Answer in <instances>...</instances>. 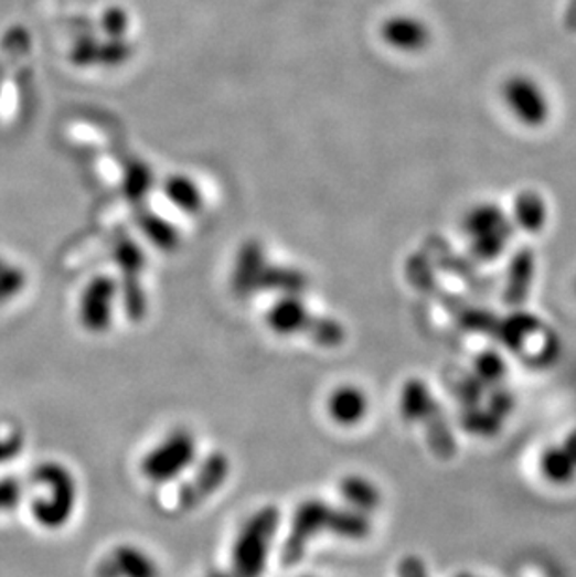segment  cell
<instances>
[{"label": "cell", "instance_id": "24", "mask_svg": "<svg viewBox=\"0 0 576 577\" xmlns=\"http://www.w3.org/2000/svg\"><path fill=\"white\" fill-rule=\"evenodd\" d=\"M23 498H25V487L21 480L12 477L0 479V514L15 511Z\"/></svg>", "mask_w": 576, "mask_h": 577}, {"label": "cell", "instance_id": "19", "mask_svg": "<svg viewBox=\"0 0 576 577\" xmlns=\"http://www.w3.org/2000/svg\"><path fill=\"white\" fill-rule=\"evenodd\" d=\"M505 374H508V365L500 353H479L473 363V376L478 377L483 385H500Z\"/></svg>", "mask_w": 576, "mask_h": 577}, {"label": "cell", "instance_id": "3", "mask_svg": "<svg viewBox=\"0 0 576 577\" xmlns=\"http://www.w3.org/2000/svg\"><path fill=\"white\" fill-rule=\"evenodd\" d=\"M462 234L473 256L483 261L498 260L508 250L515 225L511 215L497 202H478L460 220Z\"/></svg>", "mask_w": 576, "mask_h": 577}, {"label": "cell", "instance_id": "8", "mask_svg": "<svg viewBox=\"0 0 576 577\" xmlns=\"http://www.w3.org/2000/svg\"><path fill=\"white\" fill-rule=\"evenodd\" d=\"M333 516L335 509L328 506L324 501H307L296 511L295 522L290 528L285 553L288 560H296L311 538L319 535L320 531H333Z\"/></svg>", "mask_w": 576, "mask_h": 577}, {"label": "cell", "instance_id": "20", "mask_svg": "<svg viewBox=\"0 0 576 577\" xmlns=\"http://www.w3.org/2000/svg\"><path fill=\"white\" fill-rule=\"evenodd\" d=\"M502 420L503 419H500L491 409H481L479 404L478 406L467 407V414L462 417L465 428L476 434V436H483V438L494 436V434L500 430Z\"/></svg>", "mask_w": 576, "mask_h": 577}, {"label": "cell", "instance_id": "23", "mask_svg": "<svg viewBox=\"0 0 576 577\" xmlns=\"http://www.w3.org/2000/svg\"><path fill=\"white\" fill-rule=\"evenodd\" d=\"M25 447L23 434L13 426L0 425V466L12 462L15 456L21 455Z\"/></svg>", "mask_w": 576, "mask_h": 577}, {"label": "cell", "instance_id": "29", "mask_svg": "<svg viewBox=\"0 0 576 577\" xmlns=\"http://www.w3.org/2000/svg\"><path fill=\"white\" fill-rule=\"evenodd\" d=\"M457 577H476V576H472V574H460V576H457Z\"/></svg>", "mask_w": 576, "mask_h": 577}, {"label": "cell", "instance_id": "2", "mask_svg": "<svg viewBox=\"0 0 576 577\" xmlns=\"http://www.w3.org/2000/svg\"><path fill=\"white\" fill-rule=\"evenodd\" d=\"M500 101L513 122L521 128L543 129L554 115V104L543 81L527 72H513L500 83Z\"/></svg>", "mask_w": 576, "mask_h": 577}, {"label": "cell", "instance_id": "22", "mask_svg": "<svg viewBox=\"0 0 576 577\" xmlns=\"http://www.w3.org/2000/svg\"><path fill=\"white\" fill-rule=\"evenodd\" d=\"M166 193L177 206L184 207L185 212H196L201 207L199 189L188 178H172Z\"/></svg>", "mask_w": 576, "mask_h": 577}, {"label": "cell", "instance_id": "9", "mask_svg": "<svg viewBox=\"0 0 576 577\" xmlns=\"http://www.w3.org/2000/svg\"><path fill=\"white\" fill-rule=\"evenodd\" d=\"M115 296H117V286L109 277H99L86 286L81 298L79 317L88 331L102 333L109 328Z\"/></svg>", "mask_w": 576, "mask_h": 577}, {"label": "cell", "instance_id": "30", "mask_svg": "<svg viewBox=\"0 0 576 577\" xmlns=\"http://www.w3.org/2000/svg\"><path fill=\"white\" fill-rule=\"evenodd\" d=\"M575 293H576V280H575Z\"/></svg>", "mask_w": 576, "mask_h": 577}, {"label": "cell", "instance_id": "14", "mask_svg": "<svg viewBox=\"0 0 576 577\" xmlns=\"http://www.w3.org/2000/svg\"><path fill=\"white\" fill-rule=\"evenodd\" d=\"M511 221L515 228L527 232V234H537L545 231L548 223V204L545 196L540 191L526 189L516 195L513 207L509 210Z\"/></svg>", "mask_w": 576, "mask_h": 577}, {"label": "cell", "instance_id": "21", "mask_svg": "<svg viewBox=\"0 0 576 577\" xmlns=\"http://www.w3.org/2000/svg\"><path fill=\"white\" fill-rule=\"evenodd\" d=\"M25 285V271L0 256V304L18 298Z\"/></svg>", "mask_w": 576, "mask_h": 577}, {"label": "cell", "instance_id": "10", "mask_svg": "<svg viewBox=\"0 0 576 577\" xmlns=\"http://www.w3.org/2000/svg\"><path fill=\"white\" fill-rule=\"evenodd\" d=\"M99 577H160L152 557L139 547L118 546L98 566Z\"/></svg>", "mask_w": 576, "mask_h": 577}, {"label": "cell", "instance_id": "6", "mask_svg": "<svg viewBox=\"0 0 576 577\" xmlns=\"http://www.w3.org/2000/svg\"><path fill=\"white\" fill-rule=\"evenodd\" d=\"M195 452L193 436L188 431H174L148 452L142 462V473L153 482H169L190 468Z\"/></svg>", "mask_w": 576, "mask_h": 577}, {"label": "cell", "instance_id": "25", "mask_svg": "<svg viewBox=\"0 0 576 577\" xmlns=\"http://www.w3.org/2000/svg\"><path fill=\"white\" fill-rule=\"evenodd\" d=\"M102 25H104V31L107 32L110 40H124L129 26L128 13L120 8L107 10L104 13V19H102Z\"/></svg>", "mask_w": 576, "mask_h": 577}, {"label": "cell", "instance_id": "5", "mask_svg": "<svg viewBox=\"0 0 576 577\" xmlns=\"http://www.w3.org/2000/svg\"><path fill=\"white\" fill-rule=\"evenodd\" d=\"M268 323L277 333L295 334L307 333L314 342L322 346H339L344 341V329L333 320L326 318L311 317L307 312L306 304L296 301L295 298H287L270 310Z\"/></svg>", "mask_w": 576, "mask_h": 577}, {"label": "cell", "instance_id": "12", "mask_svg": "<svg viewBox=\"0 0 576 577\" xmlns=\"http://www.w3.org/2000/svg\"><path fill=\"white\" fill-rule=\"evenodd\" d=\"M228 474V460L225 456L212 455L204 460L199 469V474L185 487L184 493L180 495V506L184 504L188 509L210 498L217 488L225 482Z\"/></svg>", "mask_w": 576, "mask_h": 577}, {"label": "cell", "instance_id": "26", "mask_svg": "<svg viewBox=\"0 0 576 577\" xmlns=\"http://www.w3.org/2000/svg\"><path fill=\"white\" fill-rule=\"evenodd\" d=\"M398 574H401V577H429L424 560L417 559L414 555L406 557V559L401 563Z\"/></svg>", "mask_w": 576, "mask_h": 577}, {"label": "cell", "instance_id": "28", "mask_svg": "<svg viewBox=\"0 0 576 577\" xmlns=\"http://www.w3.org/2000/svg\"><path fill=\"white\" fill-rule=\"evenodd\" d=\"M209 577H233V576H225V574H214V576Z\"/></svg>", "mask_w": 576, "mask_h": 577}, {"label": "cell", "instance_id": "1", "mask_svg": "<svg viewBox=\"0 0 576 577\" xmlns=\"http://www.w3.org/2000/svg\"><path fill=\"white\" fill-rule=\"evenodd\" d=\"M31 487L36 488L31 501L34 522L45 528H61L74 514L77 487L68 469L56 462H45L31 473Z\"/></svg>", "mask_w": 576, "mask_h": 577}, {"label": "cell", "instance_id": "18", "mask_svg": "<svg viewBox=\"0 0 576 577\" xmlns=\"http://www.w3.org/2000/svg\"><path fill=\"white\" fill-rule=\"evenodd\" d=\"M532 280H534V264L527 258H521L509 274L508 286H505V301L509 304L521 307L527 299Z\"/></svg>", "mask_w": 576, "mask_h": 577}, {"label": "cell", "instance_id": "11", "mask_svg": "<svg viewBox=\"0 0 576 577\" xmlns=\"http://www.w3.org/2000/svg\"><path fill=\"white\" fill-rule=\"evenodd\" d=\"M398 412L408 423H429L435 415L440 414V406L429 385L419 377H412L401 387Z\"/></svg>", "mask_w": 576, "mask_h": 577}, {"label": "cell", "instance_id": "13", "mask_svg": "<svg viewBox=\"0 0 576 577\" xmlns=\"http://www.w3.org/2000/svg\"><path fill=\"white\" fill-rule=\"evenodd\" d=\"M369 412V396L356 385H344L333 391L328 400V414L338 425H360Z\"/></svg>", "mask_w": 576, "mask_h": 577}, {"label": "cell", "instance_id": "15", "mask_svg": "<svg viewBox=\"0 0 576 577\" xmlns=\"http://www.w3.org/2000/svg\"><path fill=\"white\" fill-rule=\"evenodd\" d=\"M537 468L552 487H567L576 480V462L562 444L548 445L541 450Z\"/></svg>", "mask_w": 576, "mask_h": 577}, {"label": "cell", "instance_id": "16", "mask_svg": "<svg viewBox=\"0 0 576 577\" xmlns=\"http://www.w3.org/2000/svg\"><path fill=\"white\" fill-rule=\"evenodd\" d=\"M541 323L534 314H530L526 310H515L513 314H509L503 322L498 323L497 329L500 333L503 344L509 350H521L526 344L530 336H534L540 331Z\"/></svg>", "mask_w": 576, "mask_h": 577}, {"label": "cell", "instance_id": "4", "mask_svg": "<svg viewBox=\"0 0 576 577\" xmlns=\"http://www.w3.org/2000/svg\"><path fill=\"white\" fill-rule=\"evenodd\" d=\"M277 525H279V512L274 506L263 509L247 520L234 542V577L263 576Z\"/></svg>", "mask_w": 576, "mask_h": 577}, {"label": "cell", "instance_id": "7", "mask_svg": "<svg viewBox=\"0 0 576 577\" xmlns=\"http://www.w3.org/2000/svg\"><path fill=\"white\" fill-rule=\"evenodd\" d=\"M382 42L403 55H419L435 42L433 26L414 13H397L384 19L381 25Z\"/></svg>", "mask_w": 576, "mask_h": 577}, {"label": "cell", "instance_id": "17", "mask_svg": "<svg viewBox=\"0 0 576 577\" xmlns=\"http://www.w3.org/2000/svg\"><path fill=\"white\" fill-rule=\"evenodd\" d=\"M341 495L352 511L362 514L376 511L382 503L381 490L365 477H346L341 482Z\"/></svg>", "mask_w": 576, "mask_h": 577}, {"label": "cell", "instance_id": "27", "mask_svg": "<svg viewBox=\"0 0 576 577\" xmlns=\"http://www.w3.org/2000/svg\"><path fill=\"white\" fill-rule=\"evenodd\" d=\"M562 445H564L565 450L569 452L570 456H573V460L576 462V428L575 430H570L567 436H565L564 441H562Z\"/></svg>", "mask_w": 576, "mask_h": 577}]
</instances>
